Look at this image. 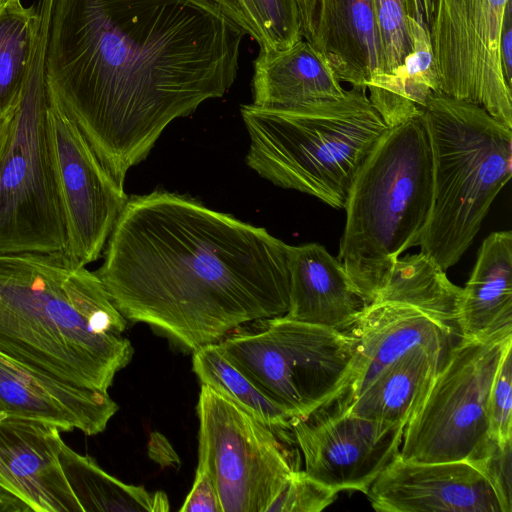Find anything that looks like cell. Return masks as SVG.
I'll use <instances>...</instances> for the list:
<instances>
[{
	"label": "cell",
	"instance_id": "6da1fadb",
	"mask_svg": "<svg viewBox=\"0 0 512 512\" xmlns=\"http://www.w3.org/2000/svg\"><path fill=\"white\" fill-rule=\"evenodd\" d=\"M244 35L210 0H54L47 94L123 185L172 121L228 91Z\"/></svg>",
	"mask_w": 512,
	"mask_h": 512
},
{
	"label": "cell",
	"instance_id": "7a4b0ae2",
	"mask_svg": "<svg viewBox=\"0 0 512 512\" xmlns=\"http://www.w3.org/2000/svg\"><path fill=\"white\" fill-rule=\"evenodd\" d=\"M289 245L167 191L128 198L95 272L119 312L189 351L285 315Z\"/></svg>",
	"mask_w": 512,
	"mask_h": 512
},
{
	"label": "cell",
	"instance_id": "3957f363",
	"mask_svg": "<svg viewBox=\"0 0 512 512\" xmlns=\"http://www.w3.org/2000/svg\"><path fill=\"white\" fill-rule=\"evenodd\" d=\"M127 320L65 252L0 253V354L68 385L108 392L132 360Z\"/></svg>",
	"mask_w": 512,
	"mask_h": 512
},
{
	"label": "cell",
	"instance_id": "277c9868",
	"mask_svg": "<svg viewBox=\"0 0 512 512\" xmlns=\"http://www.w3.org/2000/svg\"><path fill=\"white\" fill-rule=\"evenodd\" d=\"M433 203L423 111L390 127L358 170L345 204L338 259L368 305L405 250L418 246Z\"/></svg>",
	"mask_w": 512,
	"mask_h": 512
},
{
	"label": "cell",
	"instance_id": "5b68a950",
	"mask_svg": "<svg viewBox=\"0 0 512 512\" xmlns=\"http://www.w3.org/2000/svg\"><path fill=\"white\" fill-rule=\"evenodd\" d=\"M247 165L273 184L344 209L353 180L387 132L365 86L290 108L241 106Z\"/></svg>",
	"mask_w": 512,
	"mask_h": 512
},
{
	"label": "cell",
	"instance_id": "8992f818",
	"mask_svg": "<svg viewBox=\"0 0 512 512\" xmlns=\"http://www.w3.org/2000/svg\"><path fill=\"white\" fill-rule=\"evenodd\" d=\"M431 143L433 203L420 252L456 264L512 175V129L479 105L442 92L422 109Z\"/></svg>",
	"mask_w": 512,
	"mask_h": 512
},
{
	"label": "cell",
	"instance_id": "52a82bcc",
	"mask_svg": "<svg viewBox=\"0 0 512 512\" xmlns=\"http://www.w3.org/2000/svg\"><path fill=\"white\" fill-rule=\"evenodd\" d=\"M53 4L37 5L35 45L0 160V253L65 252L68 235L52 159L45 56Z\"/></svg>",
	"mask_w": 512,
	"mask_h": 512
},
{
	"label": "cell",
	"instance_id": "ba28073f",
	"mask_svg": "<svg viewBox=\"0 0 512 512\" xmlns=\"http://www.w3.org/2000/svg\"><path fill=\"white\" fill-rule=\"evenodd\" d=\"M217 344L296 420L335 400L348 376L357 339L349 331L282 315L247 323Z\"/></svg>",
	"mask_w": 512,
	"mask_h": 512
},
{
	"label": "cell",
	"instance_id": "9c48e42d",
	"mask_svg": "<svg viewBox=\"0 0 512 512\" xmlns=\"http://www.w3.org/2000/svg\"><path fill=\"white\" fill-rule=\"evenodd\" d=\"M512 331L464 339L450 349L422 404L405 426L399 457L465 460L489 435L488 398Z\"/></svg>",
	"mask_w": 512,
	"mask_h": 512
},
{
	"label": "cell",
	"instance_id": "30bf717a",
	"mask_svg": "<svg viewBox=\"0 0 512 512\" xmlns=\"http://www.w3.org/2000/svg\"><path fill=\"white\" fill-rule=\"evenodd\" d=\"M196 411L198 466L211 476L222 512H267L297 470L283 434L205 385Z\"/></svg>",
	"mask_w": 512,
	"mask_h": 512
},
{
	"label": "cell",
	"instance_id": "8fae6325",
	"mask_svg": "<svg viewBox=\"0 0 512 512\" xmlns=\"http://www.w3.org/2000/svg\"><path fill=\"white\" fill-rule=\"evenodd\" d=\"M510 0H437L430 30L440 92L484 108L512 129L500 37Z\"/></svg>",
	"mask_w": 512,
	"mask_h": 512
},
{
	"label": "cell",
	"instance_id": "7c38bea8",
	"mask_svg": "<svg viewBox=\"0 0 512 512\" xmlns=\"http://www.w3.org/2000/svg\"><path fill=\"white\" fill-rule=\"evenodd\" d=\"M47 127L66 220V254L86 266L101 256L128 196L73 120L49 97Z\"/></svg>",
	"mask_w": 512,
	"mask_h": 512
},
{
	"label": "cell",
	"instance_id": "4fadbf2b",
	"mask_svg": "<svg viewBox=\"0 0 512 512\" xmlns=\"http://www.w3.org/2000/svg\"><path fill=\"white\" fill-rule=\"evenodd\" d=\"M404 429L334 407H321L291 427L308 475L338 492L364 494L399 454Z\"/></svg>",
	"mask_w": 512,
	"mask_h": 512
},
{
	"label": "cell",
	"instance_id": "5bb4252c",
	"mask_svg": "<svg viewBox=\"0 0 512 512\" xmlns=\"http://www.w3.org/2000/svg\"><path fill=\"white\" fill-rule=\"evenodd\" d=\"M366 495L379 512H503L490 483L466 460L408 462L398 454Z\"/></svg>",
	"mask_w": 512,
	"mask_h": 512
},
{
	"label": "cell",
	"instance_id": "9a60e30c",
	"mask_svg": "<svg viewBox=\"0 0 512 512\" xmlns=\"http://www.w3.org/2000/svg\"><path fill=\"white\" fill-rule=\"evenodd\" d=\"M349 332L357 339L350 370L338 396L325 407L345 406L381 370L417 346L447 355L458 334L414 306L389 301L366 305Z\"/></svg>",
	"mask_w": 512,
	"mask_h": 512
},
{
	"label": "cell",
	"instance_id": "2e32d148",
	"mask_svg": "<svg viewBox=\"0 0 512 512\" xmlns=\"http://www.w3.org/2000/svg\"><path fill=\"white\" fill-rule=\"evenodd\" d=\"M60 429L9 416L0 423V490L33 512H83L62 470Z\"/></svg>",
	"mask_w": 512,
	"mask_h": 512
},
{
	"label": "cell",
	"instance_id": "e0dca14e",
	"mask_svg": "<svg viewBox=\"0 0 512 512\" xmlns=\"http://www.w3.org/2000/svg\"><path fill=\"white\" fill-rule=\"evenodd\" d=\"M118 405L108 392L76 387L37 375L0 354V411L37 419L62 431L103 432Z\"/></svg>",
	"mask_w": 512,
	"mask_h": 512
},
{
	"label": "cell",
	"instance_id": "ac0fdd59",
	"mask_svg": "<svg viewBox=\"0 0 512 512\" xmlns=\"http://www.w3.org/2000/svg\"><path fill=\"white\" fill-rule=\"evenodd\" d=\"M289 319L348 332L367 305L324 246L288 247Z\"/></svg>",
	"mask_w": 512,
	"mask_h": 512
},
{
	"label": "cell",
	"instance_id": "d6986e66",
	"mask_svg": "<svg viewBox=\"0 0 512 512\" xmlns=\"http://www.w3.org/2000/svg\"><path fill=\"white\" fill-rule=\"evenodd\" d=\"M310 43L340 82L366 87L381 68L372 0H317Z\"/></svg>",
	"mask_w": 512,
	"mask_h": 512
},
{
	"label": "cell",
	"instance_id": "ffe728a7",
	"mask_svg": "<svg viewBox=\"0 0 512 512\" xmlns=\"http://www.w3.org/2000/svg\"><path fill=\"white\" fill-rule=\"evenodd\" d=\"M253 105L290 108L345 95L333 69L307 40L285 50L260 51L254 60Z\"/></svg>",
	"mask_w": 512,
	"mask_h": 512
},
{
	"label": "cell",
	"instance_id": "44dd1931",
	"mask_svg": "<svg viewBox=\"0 0 512 512\" xmlns=\"http://www.w3.org/2000/svg\"><path fill=\"white\" fill-rule=\"evenodd\" d=\"M460 338L486 339L512 331V232H493L479 249L462 288L457 313Z\"/></svg>",
	"mask_w": 512,
	"mask_h": 512
},
{
	"label": "cell",
	"instance_id": "7402d4cb",
	"mask_svg": "<svg viewBox=\"0 0 512 512\" xmlns=\"http://www.w3.org/2000/svg\"><path fill=\"white\" fill-rule=\"evenodd\" d=\"M447 355L417 346L381 370L348 404L334 408L406 426L422 404Z\"/></svg>",
	"mask_w": 512,
	"mask_h": 512
},
{
	"label": "cell",
	"instance_id": "603a6c76",
	"mask_svg": "<svg viewBox=\"0 0 512 512\" xmlns=\"http://www.w3.org/2000/svg\"><path fill=\"white\" fill-rule=\"evenodd\" d=\"M412 52L389 74H374L366 84L369 100L386 125L397 126L420 113L432 94L440 92L430 34L409 19Z\"/></svg>",
	"mask_w": 512,
	"mask_h": 512
},
{
	"label": "cell",
	"instance_id": "cb8c5ba5",
	"mask_svg": "<svg viewBox=\"0 0 512 512\" xmlns=\"http://www.w3.org/2000/svg\"><path fill=\"white\" fill-rule=\"evenodd\" d=\"M59 461L66 480L83 512H164L169 501L162 491L149 492L126 484L105 472L93 458L72 450L64 441Z\"/></svg>",
	"mask_w": 512,
	"mask_h": 512
},
{
	"label": "cell",
	"instance_id": "d4e9b609",
	"mask_svg": "<svg viewBox=\"0 0 512 512\" xmlns=\"http://www.w3.org/2000/svg\"><path fill=\"white\" fill-rule=\"evenodd\" d=\"M461 293L462 288L453 284L440 266L420 252L398 257L373 302L414 306L458 333Z\"/></svg>",
	"mask_w": 512,
	"mask_h": 512
},
{
	"label": "cell",
	"instance_id": "484cf974",
	"mask_svg": "<svg viewBox=\"0 0 512 512\" xmlns=\"http://www.w3.org/2000/svg\"><path fill=\"white\" fill-rule=\"evenodd\" d=\"M192 368L201 385L245 408L279 433L291 430L295 418L233 364L217 343L193 351Z\"/></svg>",
	"mask_w": 512,
	"mask_h": 512
},
{
	"label": "cell",
	"instance_id": "4316f807",
	"mask_svg": "<svg viewBox=\"0 0 512 512\" xmlns=\"http://www.w3.org/2000/svg\"><path fill=\"white\" fill-rule=\"evenodd\" d=\"M38 12L21 0L0 6V115L13 118L20 105L35 45Z\"/></svg>",
	"mask_w": 512,
	"mask_h": 512
},
{
	"label": "cell",
	"instance_id": "83f0119b",
	"mask_svg": "<svg viewBox=\"0 0 512 512\" xmlns=\"http://www.w3.org/2000/svg\"><path fill=\"white\" fill-rule=\"evenodd\" d=\"M381 50V68L389 74L401 68L412 52L406 0H372Z\"/></svg>",
	"mask_w": 512,
	"mask_h": 512
},
{
	"label": "cell",
	"instance_id": "f1b7e54d",
	"mask_svg": "<svg viewBox=\"0 0 512 512\" xmlns=\"http://www.w3.org/2000/svg\"><path fill=\"white\" fill-rule=\"evenodd\" d=\"M512 439L499 441L490 434L465 459L490 483L503 512L512 511Z\"/></svg>",
	"mask_w": 512,
	"mask_h": 512
},
{
	"label": "cell",
	"instance_id": "f546056e",
	"mask_svg": "<svg viewBox=\"0 0 512 512\" xmlns=\"http://www.w3.org/2000/svg\"><path fill=\"white\" fill-rule=\"evenodd\" d=\"M338 493L297 469L267 512H320L335 501Z\"/></svg>",
	"mask_w": 512,
	"mask_h": 512
},
{
	"label": "cell",
	"instance_id": "4dcf8cb0",
	"mask_svg": "<svg viewBox=\"0 0 512 512\" xmlns=\"http://www.w3.org/2000/svg\"><path fill=\"white\" fill-rule=\"evenodd\" d=\"M260 16L270 51L285 50L303 39L296 0H252Z\"/></svg>",
	"mask_w": 512,
	"mask_h": 512
},
{
	"label": "cell",
	"instance_id": "1f68e13d",
	"mask_svg": "<svg viewBox=\"0 0 512 512\" xmlns=\"http://www.w3.org/2000/svg\"><path fill=\"white\" fill-rule=\"evenodd\" d=\"M489 434L499 441L512 439V342L506 347L488 398Z\"/></svg>",
	"mask_w": 512,
	"mask_h": 512
},
{
	"label": "cell",
	"instance_id": "d6a6232c",
	"mask_svg": "<svg viewBox=\"0 0 512 512\" xmlns=\"http://www.w3.org/2000/svg\"><path fill=\"white\" fill-rule=\"evenodd\" d=\"M260 46V51H270L260 16L252 0H210Z\"/></svg>",
	"mask_w": 512,
	"mask_h": 512
},
{
	"label": "cell",
	"instance_id": "836d02e7",
	"mask_svg": "<svg viewBox=\"0 0 512 512\" xmlns=\"http://www.w3.org/2000/svg\"><path fill=\"white\" fill-rule=\"evenodd\" d=\"M179 511L222 512L217 489L205 468L197 466L191 491Z\"/></svg>",
	"mask_w": 512,
	"mask_h": 512
},
{
	"label": "cell",
	"instance_id": "e575fe53",
	"mask_svg": "<svg viewBox=\"0 0 512 512\" xmlns=\"http://www.w3.org/2000/svg\"><path fill=\"white\" fill-rule=\"evenodd\" d=\"M500 61L504 80L512 87V1L506 6L500 37Z\"/></svg>",
	"mask_w": 512,
	"mask_h": 512
},
{
	"label": "cell",
	"instance_id": "d590c367",
	"mask_svg": "<svg viewBox=\"0 0 512 512\" xmlns=\"http://www.w3.org/2000/svg\"><path fill=\"white\" fill-rule=\"evenodd\" d=\"M437 0H406L408 16L429 32L435 16Z\"/></svg>",
	"mask_w": 512,
	"mask_h": 512
},
{
	"label": "cell",
	"instance_id": "8d00e7d4",
	"mask_svg": "<svg viewBox=\"0 0 512 512\" xmlns=\"http://www.w3.org/2000/svg\"><path fill=\"white\" fill-rule=\"evenodd\" d=\"M296 2L301 18L303 39L311 42L314 34L317 0H296Z\"/></svg>",
	"mask_w": 512,
	"mask_h": 512
},
{
	"label": "cell",
	"instance_id": "74e56055",
	"mask_svg": "<svg viewBox=\"0 0 512 512\" xmlns=\"http://www.w3.org/2000/svg\"><path fill=\"white\" fill-rule=\"evenodd\" d=\"M7 417V413L0 411V423ZM13 511V512H27L30 511L29 507L22 501L14 496L0 490V512Z\"/></svg>",
	"mask_w": 512,
	"mask_h": 512
},
{
	"label": "cell",
	"instance_id": "f35d334b",
	"mask_svg": "<svg viewBox=\"0 0 512 512\" xmlns=\"http://www.w3.org/2000/svg\"><path fill=\"white\" fill-rule=\"evenodd\" d=\"M12 121L13 118H7L0 115V160L11 132Z\"/></svg>",
	"mask_w": 512,
	"mask_h": 512
},
{
	"label": "cell",
	"instance_id": "ab89813d",
	"mask_svg": "<svg viewBox=\"0 0 512 512\" xmlns=\"http://www.w3.org/2000/svg\"><path fill=\"white\" fill-rule=\"evenodd\" d=\"M11 0H0V6L4 5L5 3L9 2Z\"/></svg>",
	"mask_w": 512,
	"mask_h": 512
}]
</instances>
